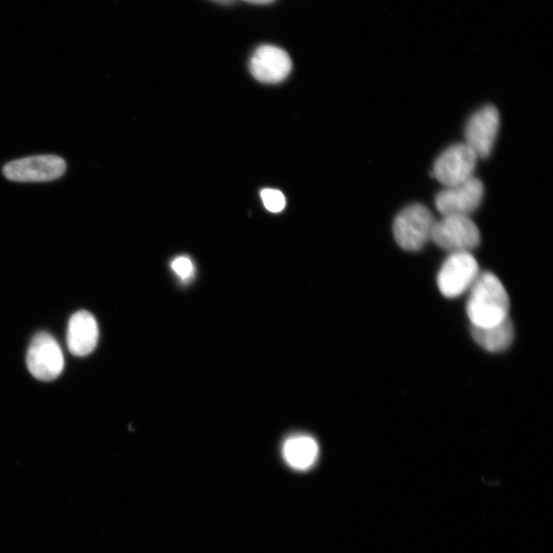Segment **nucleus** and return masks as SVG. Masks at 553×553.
Segmentation results:
<instances>
[{"label":"nucleus","mask_w":553,"mask_h":553,"mask_svg":"<svg viewBox=\"0 0 553 553\" xmlns=\"http://www.w3.org/2000/svg\"><path fill=\"white\" fill-rule=\"evenodd\" d=\"M469 292L466 313L473 326L487 327L509 318V296L496 275L481 273Z\"/></svg>","instance_id":"1"},{"label":"nucleus","mask_w":553,"mask_h":553,"mask_svg":"<svg viewBox=\"0 0 553 553\" xmlns=\"http://www.w3.org/2000/svg\"><path fill=\"white\" fill-rule=\"evenodd\" d=\"M436 222L427 206L409 205L395 219L393 229L396 242L404 250L418 251L431 241Z\"/></svg>","instance_id":"2"},{"label":"nucleus","mask_w":553,"mask_h":553,"mask_svg":"<svg viewBox=\"0 0 553 553\" xmlns=\"http://www.w3.org/2000/svg\"><path fill=\"white\" fill-rule=\"evenodd\" d=\"M480 274L472 252L450 253L439 272L438 286L447 299H456L471 289Z\"/></svg>","instance_id":"3"},{"label":"nucleus","mask_w":553,"mask_h":553,"mask_svg":"<svg viewBox=\"0 0 553 553\" xmlns=\"http://www.w3.org/2000/svg\"><path fill=\"white\" fill-rule=\"evenodd\" d=\"M431 240L450 253L471 252L479 246L481 233L470 217L446 216L436 222Z\"/></svg>","instance_id":"4"},{"label":"nucleus","mask_w":553,"mask_h":553,"mask_svg":"<svg viewBox=\"0 0 553 553\" xmlns=\"http://www.w3.org/2000/svg\"><path fill=\"white\" fill-rule=\"evenodd\" d=\"M26 362L30 373L42 381L58 378L65 366L64 355L59 343L47 332L37 333L32 338Z\"/></svg>","instance_id":"5"},{"label":"nucleus","mask_w":553,"mask_h":553,"mask_svg":"<svg viewBox=\"0 0 553 553\" xmlns=\"http://www.w3.org/2000/svg\"><path fill=\"white\" fill-rule=\"evenodd\" d=\"M66 162L56 155H39L18 159L4 167L5 177L13 182L44 183L62 178Z\"/></svg>","instance_id":"6"},{"label":"nucleus","mask_w":553,"mask_h":553,"mask_svg":"<svg viewBox=\"0 0 553 553\" xmlns=\"http://www.w3.org/2000/svg\"><path fill=\"white\" fill-rule=\"evenodd\" d=\"M479 158L465 143L446 149L436 160L433 176L445 187H452L474 177Z\"/></svg>","instance_id":"7"},{"label":"nucleus","mask_w":553,"mask_h":553,"mask_svg":"<svg viewBox=\"0 0 553 553\" xmlns=\"http://www.w3.org/2000/svg\"><path fill=\"white\" fill-rule=\"evenodd\" d=\"M484 193L482 181L473 177L459 185L446 187L437 195L436 206L443 217H470L482 203Z\"/></svg>","instance_id":"8"},{"label":"nucleus","mask_w":553,"mask_h":553,"mask_svg":"<svg viewBox=\"0 0 553 553\" xmlns=\"http://www.w3.org/2000/svg\"><path fill=\"white\" fill-rule=\"evenodd\" d=\"M500 127V115L494 106L477 111L465 127V144L478 158H487L493 151Z\"/></svg>","instance_id":"9"},{"label":"nucleus","mask_w":553,"mask_h":553,"mask_svg":"<svg viewBox=\"0 0 553 553\" xmlns=\"http://www.w3.org/2000/svg\"><path fill=\"white\" fill-rule=\"evenodd\" d=\"M292 62L289 55L275 46H262L250 60V72L263 83L274 84L283 81L290 74Z\"/></svg>","instance_id":"10"},{"label":"nucleus","mask_w":553,"mask_h":553,"mask_svg":"<svg viewBox=\"0 0 553 553\" xmlns=\"http://www.w3.org/2000/svg\"><path fill=\"white\" fill-rule=\"evenodd\" d=\"M99 342V326L96 318L87 311L75 313L68 324L67 346L76 357L88 356Z\"/></svg>","instance_id":"11"},{"label":"nucleus","mask_w":553,"mask_h":553,"mask_svg":"<svg viewBox=\"0 0 553 553\" xmlns=\"http://www.w3.org/2000/svg\"><path fill=\"white\" fill-rule=\"evenodd\" d=\"M476 343L490 353H500L512 346L515 329L509 318L495 325L472 328Z\"/></svg>","instance_id":"12"},{"label":"nucleus","mask_w":553,"mask_h":553,"mask_svg":"<svg viewBox=\"0 0 553 553\" xmlns=\"http://www.w3.org/2000/svg\"><path fill=\"white\" fill-rule=\"evenodd\" d=\"M283 455L292 469L307 471L318 459L319 446L316 440L310 436H294L285 442Z\"/></svg>","instance_id":"13"},{"label":"nucleus","mask_w":553,"mask_h":553,"mask_svg":"<svg viewBox=\"0 0 553 553\" xmlns=\"http://www.w3.org/2000/svg\"><path fill=\"white\" fill-rule=\"evenodd\" d=\"M265 207L271 212H280L285 208L286 200L278 190L266 189L261 193Z\"/></svg>","instance_id":"14"},{"label":"nucleus","mask_w":553,"mask_h":553,"mask_svg":"<svg viewBox=\"0 0 553 553\" xmlns=\"http://www.w3.org/2000/svg\"><path fill=\"white\" fill-rule=\"evenodd\" d=\"M172 268L184 280L190 278L194 273L193 263L186 257L176 259L172 264Z\"/></svg>","instance_id":"15"},{"label":"nucleus","mask_w":553,"mask_h":553,"mask_svg":"<svg viewBox=\"0 0 553 553\" xmlns=\"http://www.w3.org/2000/svg\"><path fill=\"white\" fill-rule=\"evenodd\" d=\"M244 2L252 5H269L275 2V0H244Z\"/></svg>","instance_id":"16"},{"label":"nucleus","mask_w":553,"mask_h":553,"mask_svg":"<svg viewBox=\"0 0 553 553\" xmlns=\"http://www.w3.org/2000/svg\"><path fill=\"white\" fill-rule=\"evenodd\" d=\"M211 2H215L221 5H230L236 2V0H211Z\"/></svg>","instance_id":"17"}]
</instances>
